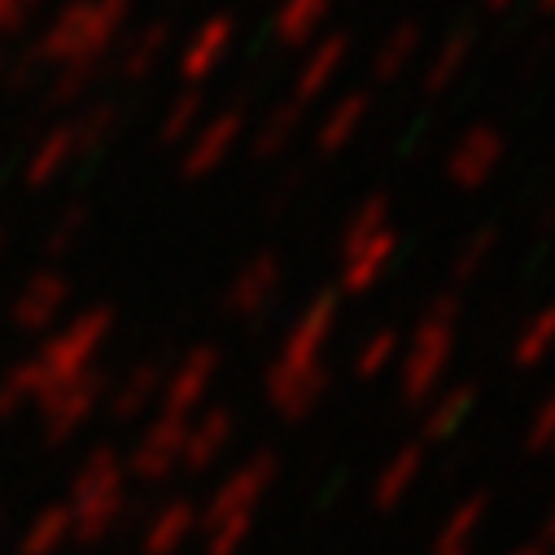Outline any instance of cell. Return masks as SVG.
<instances>
[{
  "label": "cell",
  "instance_id": "1",
  "mask_svg": "<svg viewBox=\"0 0 555 555\" xmlns=\"http://www.w3.org/2000/svg\"><path fill=\"white\" fill-rule=\"evenodd\" d=\"M503 158H507V135L499 127H490V122H473L447 154V180L460 193H477V189H486L494 180Z\"/></svg>",
  "mask_w": 555,
  "mask_h": 555
},
{
  "label": "cell",
  "instance_id": "6",
  "mask_svg": "<svg viewBox=\"0 0 555 555\" xmlns=\"http://www.w3.org/2000/svg\"><path fill=\"white\" fill-rule=\"evenodd\" d=\"M421 53V23H398L372 53V83H393Z\"/></svg>",
  "mask_w": 555,
  "mask_h": 555
},
{
  "label": "cell",
  "instance_id": "10",
  "mask_svg": "<svg viewBox=\"0 0 555 555\" xmlns=\"http://www.w3.org/2000/svg\"><path fill=\"white\" fill-rule=\"evenodd\" d=\"M499 249V228H477L464 245H460V258H455V281H468V275H477V267Z\"/></svg>",
  "mask_w": 555,
  "mask_h": 555
},
{
  "label": "cell",
  "instance_id": "11",
  "mask_svg": "<svg viewBox=\"0 0 555 555\" xmlns=\"http://www.w3.org/2000/svg\"><path fill=\"white\" fill-rule=\"evenodd\" d=\"M275 275H281L275 258H258V262L245 271V281H241V298H245V302L267 298V294H271V285H275Z\"/></svg>",
  "mask_w": 555,
  "mask_h": 555
},
{
  "label": "cell",
  "instance_id": "8",
  "mask_svg": "<svg viewBox=\"0 0 555 555\" xmlns=\"http://www.w3.org/2000/svg\"><path fill=\"white\" fill-rule=\"evenodd\" d=\"M385 228H389V197H385V193H372V197H363V202L354 206V215L346 219L337 245H341V254H354L359 245H367V241L380 236Z\"/></svg>",
  "mask_w": 555,
  "mask_h": 555
},
{
  "label": "cell",
  "instance_id": "18",
  "mask_svg": "<svg viewBox=\"0 0 555 555\" xmlns=\"http://www.w3.org/2000/svg\"><path fill=\"white\" fill-rule=\"evenodd\" d=\"M533 10H538V14H555V0H538Z\"/></svg>",
  "mask_w": 555,
  "mask_h": 555
},
{
  "label": "cell",
  "instance_id": "2",
  "mask_svg": "<svg viewBox=\"0 0 555 555\" xmlns=\"http://www.w3.org/2000/svg\"><path fill=\"white\" fill-rule=\"evenodd\" d=\"M350 49H354V36H350V31H333V36H324V40L307 53V62H302V70H298L294 101H298V105H311L315 96H324L328 83L341 75Z\"/></svg>",
  "mask_w": 555,
  "mask_h": 555
},
{
  "label": "cell",
  "instance_id": "7",
  "mask_svg": "<svg viewBox=\"0 0 555 555\" xmlns=\"http://www.w3.org/2000/svg\"><path fill=\"white\" fill-rule=\"evenodd\" d=\"M328 10L333 0H285L275 14V36H281V44H307L328 18Z\"/></svg>",
  "mask_w": 555,
  "mask_h": 555
},
{
  "label": "cell",
  "instance_id": "12",
  "mask_svg": "<svg viewBox=\"0 0 555 555\" xmlns=\"http://www.w3.org/2000/svg\"><path fill=\"white\" fill-rule=\"evenodd\" d=\"M228 40H232V23H228V18L210 23V27H206V36L197 40V49H193V62H189V66H193V70H197V66H210V62L223 53V44H228Z\"/></svg>",
  "mask_w": 555,
  "mask_h": 555
},
{
  "label": "cell",
  "instance_id": "17",
  "mask_svg": "<svg viewBox=\"0 0 555 555\" xmlns=\"http://www.w3.org/2000/svg\"><path fill=\"white\" fill-rule=\"evenodd\" d=\"M512 5H516V0H486L490 14H503V10H512Z\"/></svg>",
  "mask_w": 555,
  "mask_h": 555
},
{
  "label": "cell",
  "instance_id": "15",
  "mask_svg": "<svg viewBox=\"0 0 555 555\" xmlns=\"http://www.w3.org/2000/svg\"><path fill=\"white\" fill-rule=\"evenodd\" d=\"M385 350H389V337H376V341L367 346V359H363V363H367V367H372V363H380V354H385Z\"/></svg>",
  "mask_w": 555,
  "mask_h": 555
},
{
  "label": "cell",
  "instance_id": "16",
  "mask_svg": "<svg viewBox=\"0 0 555 555\" xmlns=\"http://www.w3.org/2000/svg\"><path fill=\"white\" fill-rule=\"evenodd\" d=\"M546 228H555V202H546V206H542V219H538V232H546Z\"/></svg>",
  "mask_w": 555,
  "mask_h": 555
},
{
  "label": "cell",
  "instance_id": "3",
  "mask_svg": "<svg viewBox=\"0 0 555 555\" xmlns=\"http://www.w3.org/2000/svg\"><path fill=\"white\" fill-rule=\"evenodd\" d=\"M367 114H372V92L367 88H354V92H346L341 101H333V109L320 118V127H315V154L320 158H333V154H341L354 135L363 131V122H367Z\"/></svg>",
  "mask_w": 555,
  "mask_h": 555
},
{
  "label": "cell",
  "instance_id": "13",
  "mask_svg": "<svg viewBox=\"0 0 555 555\" xmlns=\"http://www.w3.org/2000/svg\"><path fill=\"white\" fill-rule=\"evenodd\" d=\"M236 127H241V114H232V118H219V122H215V131L206 135V145L197 150V163H215V158H219V154L232 145Z\"/></svg>",
  "mask_w": 555,
  "mask_h": 555
},
{
  "label": "cell",
  "instance_id": "14",
  "mask_svg": "<svg viewBox=\"0 0 555 555\" xmlns=\"http://www.w3.org/2000/svg\"><path fill=\"white\" fill-rule=\"evenodd\" d=\"M551 337H555V311L538 315V324L529 328V337H525V359H538V350H542Z\"/></svg>",
  "mask_w": 555,
  "mask_h": 555
},
{
  "label": "cell",
  "instance_id": "4",
  "mask_svg": "<svg viewBox=\"0 0 555 555\" xmlns=\"http://www.w3.org/2000/svg\"><path fill=\"white\" fill-rule=\"evenodd\" d=\"M473 44H477V27H473V23L451 27V31H447V40L438 44V53H434V57H429V66H425L421 92H425V96H442V92L460 79V70L468 66Z\"/></svg>",
  "mask_w": 555,
  "mask_h": 555
},
{
  "label": "cell",
  "instance_id": "9",
  "mask_svg": "<svg viewBox=\"0 0 555 555\" xmlns=\"http://www.w3.org/2000/svg\"><path fill=\"white\" fill-rule=\"evenodd\" d=\"M298 127H302V105H298V101H285L281 109H271V118H267L262 131H258V154L271 158V154H281L285 145H294Z\"/></svg>",
  "mask_w": 555,
  "mask_h": 555
},
{
  "label": "cell",
  "instance_id": "5",
  "mask_svg": "<svg viewBox=\"0 0 555 555\" xmlns=\"http://www.w3.org/2000/svg\"><path fill=\"white\" fill-rule=\"evenodd\" d=\"M398 232L393 228H385L380 236H372L367 245H359L354 254H346V267H341V285L350 289V294H367L376 281H380V271L393 262V254H398Z\"/></svg>",
  "mask_w": 555,
  "mask_h": 555
}]
</instances>
